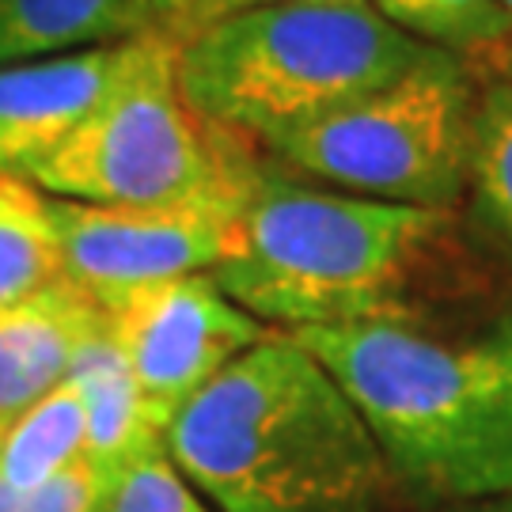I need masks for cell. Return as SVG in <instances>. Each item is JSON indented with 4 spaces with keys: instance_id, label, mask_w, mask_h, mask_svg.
<instances>
[{
    "instance_id": "obj_21",
    "label": "cell",
    "mask_w": 512,
    "mask_h": 512,
    "mask_svg": "<svg viewBox=\"0 0 512 512\" xmlns=\"http://www.w3.org/2000/svg\"><path fill=\"white\" fill-rule=\"evenodd\" d=\"M497 76H509V80H512V50L505 54V61H501V69H497Z\"/></svg>"
},
{
    "instance_id": "obj_6",
    "label": "cell",
    "mask_w": 512,
    "mask_h": 512,
    "mask_svg": "<svg viewBox=\"0 0 512 512\" xmlns=\"http://www.w3.org/2000/svg\"><path fill=\"white\" fill-rule=\"evenodd\" d=\"M478 88L475 65L425 50L376 92L262 145V156L330 190L459 209L467 198Z\"/></svg>"
},
{
    "instance_id": "obj_12",
    "label": "cell",
    "mask_w": 512,
    "mask_h": 512,
    "mask_svg": "<svg viewBox=\"0 0 512 512\" xmlns=\"http://www.w3.org/2000/svg\"><path fill=\"white\" fill-rule=\"evenodd\" d=\"M152 31V0H0V65Z\"/></svg>"
},
{
    "instance_id": "obj_2",
    "label": "cell",
    "mask_w": 512,
    "mask_h": 512,
    "mask_svg": "<svg viewBox=\"0 0 512 512\" xmlns=\"http://www.w3.org/2000/svg\"><path fill=\"white\" fill-rule=\"evenodd\" d=\"M213 277L239 308L289 334L414 315L497 285L459 209L330 190L270 156Z\"/></svg>"
},
{
    "instance_id": "obj_8",
    "label": "cell",
    "mask_w": 512,
    "mask_h": 512,
    "mask_svg": "<svg viewBox=\"0 0 512 512\" xmlns=\"http://www.w3.org/2000/svg\"><path fill=\"white\" fill-rule=\"evenodd\" d=\"M99 308L160 433L217 372L274 334L239 308L213 274L137 285Z\"/></svg>"
},
{
    "instance_id": "obj_22",
    "label": "cell",
    "mask_w": 512,
    "mask_h": 512,
    "mask_svg": "<svg viewBox=\"0 0 512 512\" xmlns=\"http://www.w3.org/2000/svg\"><path fill=\"white\" fill-rule=\"evenodd\" d=\"M497 4H501V8H505V16L512 19V0H497Z\"/></svg>"
},
{
    "instance_id": "obj_18",
    "label": "cell",
    "mask_w": 512,
    "mask_h": 512,
    "mask_svg": "<svg viewBox=\"0 0 512 512\" xmlns=\"http://www.w3.org/2000/svg\"><path fill=\"white\" fill-rule=\"evenodd\" d=\"M107 494V482L88 463H76L42 486H12L0 478V512H103Z\"/></svg>"
},
{
    "instance_id": "obj_9",
    "label": "cell",
    "mask_w": 512,
    "mask_h": 512,
    "mask_svg": "<svg viewBox=\"0 0 512 512\" xmlns=\"http://www.w3.org/2000/svg\"><path fill=\"white\" fill-rule=\"evenodd\" d=\"M145 35L0 65V171L27 175L69 141L126 76Z\"/></svg>"
},
{
    "instance_id": "obj_7",
    "label": "cell",
    "mask_w": 512,
    "mask_h": 512,
    "mask_svg": "<svg viewBox=\"0 0 512 512\" xmlns=\"http://www.w3.org/2000/svg\"><path fill=\"white\" fill-rule=\"evenodd\" d=\"M255 186L160 205L50 198L65 277L103 304L137 285L183 274H213L236 247L239 220Z\"/></svg>"
},
{
    "instance_id": "obj_1",
    "label": "cell",
    "mask_w": 512,
    "mask_h": 512,
    "mask_svg": "<svg viewBox=\"0 0 512 512\" xmlns=\"http://www.w3.org/2000/svg\"><path fill=\"white\" fill-rule=\"evenodd\" d=\"M293 334L361 410L414 509L512 494V285Z\"/></svg>"
},
{
    "instance_id": "obj_19",
    "label": "cell",
    "mask_w": 512,
    "mask_h": 512,
    "mask_svg": "<svg viewBox=\"0 0 512 512\" xmlns=\"http://www.w3.org/2000/svg\"><path fill=\"white\" fill-rule=\"evenodd\" d=\"M277 4H361V0H152V31L183 46L186 38L202 35L224 19L247 16L258 8H277Z\"/></svg>"
},
{
    "instance_id": "obj_20",
    "label": "cell",
    "mask_w": 512,
    "mask_h": 512,
    "mask_svg": "<svg viewBox=\"0 0 512 512\" xmlns=\"http://www.w3.org/2000/svg\"><path fill=\"white\" fill-rule=\"evenodd\" d=\"M421 512H512V494L490 497V501H471V505H444V509H421Z\"/></svg>"
},
{
    "instance_id": "obj_10",
    "label": "cell",
    "mask_w": 512,
    "mask_h": 512,
    "mask_svg": "<svg viewBox=\"0 0 512 512\" xmlns=\"http://www.w3.org/2000/svg\"><path fill=\"white\" fill-rule=\"evenodd\" d=\"M99 323V300L69 277L0 308V433L69 380L76 349Z\"/></svg>"
},
{
    "instance_id": "obj_14",
    "label": "cell",
    "mask_w": 512,
    "mask_h": 512,
    "mask_svg": "<svg viewBox=\"0 0 512 512\" xmlns=\"http://www.w3.org/2000/svg\"><path fill=\"white\" fill-rule=\"evenodd\" d=\"M376 16L421 46L497 73L512 50V19L497 0H368Z\"/></svg>"
},
{
    "instance_id": "obj_17",
    "label": "cell",
    "mask_w": 512,
    "mask_h": 512,
    "mask_svg": "<svg viewBox=\"0 0 512 512\" xmlns=\"http://www.w3.org/2000/svg\"><path fill=\"white\" fill-rule=\"evenodd\" d=\"M103 512H213L171 463L164 440L145 448L114 478Z\"/></svg>"
},
{
    "instance_id": "obj_4",
    "label": "cell",
    "mask_w": 512,
    "mask_h": 512,
    "mask_svg": "<svg viewBox=\"0 0 512 512\" xmlns=\"http://www.w3.org/2000/svg\"><path fill=\"white\" fill-rule=\"evenodd\" d=\"M421 46L361 4H277L179 46V92L209 126L251 145L304 129L406 73Z\"/></svg>"
},
{
    "instance_id": "obj_15",
    "label": "cell",
    "mask_w": 512,
    "mask_h": 512,
    "mask_svg": "<svg viewBox=\"0 0 512 512\" xmlns=\"http://www.w3.org/2000/svg\"><path fill=\"white\" fill-rule=\"evenodd\" d=\"M84 440V399L73 380H65L0 433V478L12 486H42L84 463Z\"/></svg>"
},
{
    "instance_id": "obj_11",
    "label": "cell",
    "mask_w": 512,
    "mask_h": 512,
    "mask_svg": "<svg viewBox=\"0 0 512 512\" xmlns=\"http://www.w3.org/2000/svg\"><path fill=\"white\" fill-rule=\"evenodd\" d=\"M69 380L84 399V421H88V440H84V463L107 486L126 471L145 448L160 444L164 433L148 414L145 395L129 372L126 357L118 342L110 338L107 319L99 330L88 334V342L76 349Z\"/></svg>"
},
{
    "instance_id": "obj_5",
    "label": "cell",
    "mask_w": 512,
    "mask_h": 512,
    "mask_svg": "<svg viewBox=\"0 0 512 512\" xmlns=\"http://www.w3.org/2000/svg\"><path fill=\"white\" fill-rule=\"evenodd\" d=\"M175 65L179 42L148 31L114 92L23 179L50 198L95 205H160L251 190L262 148L209 126L179 92Z\"/></svg>"
},
{
    "instance_id": "obj_13",
    "label": "cell",
    "mask_w": 512,
    "mask_h": 512,
    "mask_svg": "<svg viewBox=\"0 0 512 512\" xmlns=\"http://www.w3.org/2000/svg\"><path fill=\"white\" fill-rule=\"evenodd\" d=\"M65 277L50 194L31 179L0 171V308L27 300Z\"/></svg>"
},
{
    "instance_id": "obj_3",
    "label": "cell",
    "mask_w": 512,
    "mask_h": 512,
    "mask_svg": "<svg viewBox=\"0 0 512 512\" xmlns=\"http://www.w3.org/2000/svg\"><path fill=\"white\" fill-rule=\"evenodd\" d=\"M164 448L213 512H387L403 497L361 410L289 330L217 372Z\"/></svg>"
},
{
    "instance_id": "obj_16",
    "label": "cell",
    "mask_w": 512,
    "mask_h": 512,
    "mask_svg": "<svg viewBox=\"0 0 512 512\" xmlns=\"http://www.w3.org/2000/svg\"><path fill=\"white\" fill-rule=\"evenodd\" d=\"M471 217L512 255V80L486 73L471 122Z\"/></svg>"
}]
</instances>
